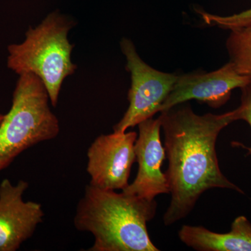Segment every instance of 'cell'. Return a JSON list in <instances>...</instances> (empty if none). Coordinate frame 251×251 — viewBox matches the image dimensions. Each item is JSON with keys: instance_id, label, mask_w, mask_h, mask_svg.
<instances>
[{"instance_id": "cell-4", "label": "cell", "mask_w": 251, "mask_h": 251, "mask_svg": "<svg viewBox=\"0 0 251 251\" xmlns=\"http://www.w3.org/2000/svg\"><path fill=\"white\" fill-rule=\"evenodd\" d=\"M49 102L39 77L32 74L19 75L12 105L0 124V173L23 151L57 138L60 126Z\"/></svg>"}, {"instance_id": "cell-10", "label": "cell", "mask_w": 251, "mask_h": 251, "mask_svg": "<svg viewBox=\"0 0 251 251\" xmlns=\"http://www.w3.org/2000/svg\"><path fill=\"white\" fill-rule=\"evenodd\" d=\"M178 235L186 246L198 251H251V223L244 216L234 220L227 233L184 225Z\"/></svg>"}, {"instance_id": "cell-3", "label": "cell", "mask_w": 251, "mask_h": 251, "mask_svg": "<svg viewBox=\"0 0 251 251\" xmlns=\"http://www.w3.org/2000/svg\"><path fill=\"white\" fill-rule=\"evenodd\" d=\"M75 25L72 18L54 11L37 27H29L23 43L8 47V67L19 75L32 74L39 77L53 107L58 103L63 82L77 69L72 59L74 45L68 39Z\"/></svg>"}, {"instance_id": "cell-12", "label": "cell", "mask_w": 251, "mask_h": 251, "mask_svg": "<svg viewBox=\"0 0 251 251\" xmlns=\"http://www.w3.org/2000/svg\"><path fill=\"white\" fill-rule=\"evenodd\" d=\"M196 11L204 23L209 26H216L221 29L232 30L251 25V7L238 14L226 16L209 14L201 9Z\"/></svg>"}, {"instance_id": "cell-1", "label": "cell", "mask_w": 251, "mask_h": 251, "mask_svg": "<svg viewBox=\"0 0 251 251\" xmlns=\"http://www.w3.org/2000/svg\"><path fill=\"white\" fill-rule=\"evenodd\" d=\"M186 103L161 112L158 117L164 133L168 159L165 173L171 194L163 216L166 226L186 217L207 190L226 188L244 194L223 174L216 151L221 130L237 121V109L220 115H199Z\"/></svg>"}, {"instance_id": "cell-6", "label": "cell", "mask_w": 251, "mask_h": 251, "mask_svg": "<svg viewBox=\"0 0 251 251\" xmlns=\"http://www.w3.org/2000/svg\"><path fill=\"white\" fill-rule=\"evenodd\" d=\"M136 132L100 135L87 150V172L90 184L104 190H124L129 183L132 166L136 161Z\"/></svg>"}, {"instance_id": "cell-14", "label": "cell", "mask_w": 251, "mask_h": 251, "mask_svg": "<svg viewBox=\"0 0 251 251\" xmlns=\"http://www.w3.org/2000/svg\"><path fill=\"white\" fill-rule=\"evenodd\" d=\"M4 116V115H3V114H1V112H0V124H1V121H2Z\"/></svg>"}, {"instance_id": "cell-2", "label": "cell", "mask_w": 251, "mask_h": 251, "mask_svg": "<svg viewBox=\"0 0 251 251\" xmlns=\"http://www.w3.org/2000/svg\"><path fill=\"white\" fill-rule=\"evenodd\" d=\"M156 208L154 200L89 184L77 204L74 226L93 235L90 251H158L147 227Z\"/></svg>"}, {"instance_id": "cell-13", "label": "cell", "mask_w": 251, "mask_h": 251, "mask_svg": "<svg viewBox=\"0 0 251 251\" xmlns=\"http://www.w3.org/2000/svg\"><path fill=\"white\" fill-rule=\"evenodd\" d=\"M241 103L237 109L238 120H243L250 126L251 129V83L241 89ZM251 155V148H246Z\"/></svg>"}, {"instance_id": "cell-5", "label": "cell", "mask_w": 251, "mask_h": 251, "mask_svg": "<svg viewBox=\"0 0 251 251\" xmlns=\"http://www.w3.org/2000/svg\"><path fill=\"white\" fill-rule=\"evenodd\" d=\"M120 48L126 59V68L130 74L131 86L128 93V108L121 120L114 126L113 130L124 133L161 112L178 75L150 67L140 57L133 41L127 38L120 41Z\"/></svg>"}, {"instance_id": "cell-9", "label": "cell", "mask_w": 251, "mask_h": 251, "mask_svg": "<svg viewBox=\"0 0 251 251\" xmlns=\"http://www.w3.org/2000/svg\"><path fill=\"white\" fill-rule=\"evenodd\" d=\"M138 126L139 134L135 143L138 173L134 181L122 191L151 201L158 195L171 193L166 173L161 171L166 151L161 140V120L151 117Z\"/></svg>"}, {"instance_id": "cell-8", "label": "cell", "mask_w": 251, "mask_h": 251, "mask_svg": "<svg viewBox=\"0 0 251 251\" xmlns=\"http://www.w3.org/2000/svg\"><path fill=\"white\" fill-rule=\"evenodd\" d=\"M28 188L24 180L14 185L4 179L0 184V251H17L44 221L40 203L23 200Z\"/></svg>"}, {"instance_id": "cell-11", "label": "cell", "mask_w": 251, "mask_h": 251, "mask_svg": "<svg viewBox=\"0 0 251 251\" xmlns=\"http://www.w3.org/2000/svg\"><path fill=\"white\" fill-rule=\"evenodd\" d=\"M226 45L229 62L238 72L251 77V25L230 30Z\"/></svg>"}, {"instance_id": "cell-7", "label": "cell", "mask_w": 251, "mask_h": 251, "mask_svg": "<svg viewBox=\"0 0 251 251\" xmlns=\"http://www.w3.org/2000/svg\"><path fill=\"white\" fill-rule=\"evenodd\" d=\"M250 83L251 77L238 72L229 61L214 72L178 75L161 112L193 99L207 104L211 108H219L228 101L232 91Z\"/></svg>"}]
</instances>
